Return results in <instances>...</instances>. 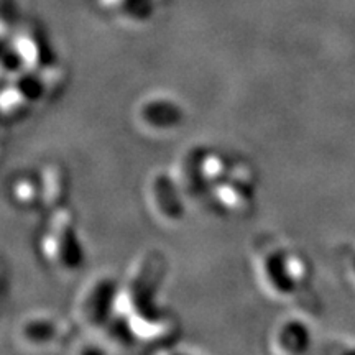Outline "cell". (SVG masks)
Here are the masks:
<instances>
[{"label": "cell", "mask_w": 355, "mask_h": 355, "mask_svg": "<svg viewBox=\"0 0 355 355\" xmlns=\"http://www.w3.org/2000/svg\"><path fill=\"white\" fill-rule=\"evenodd\" d=\"M84 355H102V354L99 352V350H96V349H89Z\"/></svg>", "instance_id": "1"}]
</instances>
